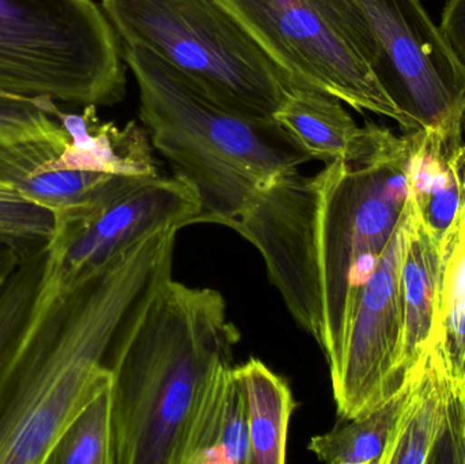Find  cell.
I'll return each instance as SVG.
<instances>
[{
    "instance_id": "1",
    "label": "cell",
    "mask_w": 465,
    "mask_h": 464,
    "mask_svg": "<svg viewBox=\"0 0 465 464\" xmlns=\"http://www.w3.org/2000/svg\"><path fill=\"white\" fill-rule=\"evenodd\" d=\"M411 138L365 163L336 160L262 188L232 225L254 245L298 326L338 364L363 286L407 212Z\"/></svg>"
},
{
    "instance_id": "2",
    "label": "cell",
    "mask_w": 465,
    "mask_h": 464,
    "mask_svg": "<svg viewBox=\"0 0 465 464\" xmlns=\"http://www.w3.org/2000/svg\"><path fill=\"white\" fill-rule=\"evenodd\" d=\"M179 231L147 234L68 291L41 281L0 365V464H46L65 428L114 384L112 357L171 280Z\"/></svg>"
},
{
    "instance_id": "3",
    "label": "cell",
    "mask_w": 465,
    "mask_h": 464,
    "mask_svg": "<svg viewBox=\"0 0 465 464\" xmlns=\"http://www.w3.org/2000/svg\"><path fill=\"white\" fill-rule=\"evenodd\" d=\"M238 341L220 291L166 281L109 365L114 464H183L196 414Z\"/></svg>"
},
{
    "instance_id": "4",
    "label": "cell",
    "mask_w": 465,
    "mask_h": 464,
    "mask_svg": "<svg viewBox=\"0 0 465 464\" xmlns=\"http://www.w3.org/2000/svg\"><path fill=\"white\" fill-rule=\"evenodd\" d=\"M122 48L153 146L198 198L193 225L232 228L262 188L313 160L275 120L232 111L143 46Z\"/></svg>"
},
{
    "instance_id": "5",
    "label": "cell",
    "mask_w": 465,
    "mask_h": 464,
    "mask_svg": "<svg viewBox=\"0 0 465 464\" xmlns=\"http://www.w3.org/2000/svg\"><path fill=\"white\" fill-rule=\"evenodd\" d=\"M122 45L143 46L223 105L272 120L298 84L223 0H101Z\"/></svg>"
},
{
    "instance_id": "6",
    "label": "cell",
    "mask_w": 465,
    "mask_h": 464,
    "mask_svg": "<svg viewBox=\"0 0 465 464\" xmlns=\"http://www.w3.org/2000/svg\"><path fill=\"white\" fill-rule=\"evenodd\" d=\"M125 84L122 43L94 0H0V95L98 108Z\"/></svg>"
},
{
    "instance_id": "7",
    "label": "cell",
    "mask_w": 465,
    "mask_h": 464,
    "mask_svg": "<svg viewBox=\"0 0 465 464\" xmlns=\"http://www.w3.org/2000/svg\"><path fill=\"white\" fill-rule=\"evenodd\" d=\"M302 86L411 127L371 70L373 45L352 0H223Z\"/></svg>"
},
{
    "instance_id": "8",
    "label": "cell",
    "mask_w": 465,
    "mask_h": 464,
    "mask_svg": "<svg viewBox=\"0 0 465 464\" xmlns=\"http://www.w3.org/2000/svg\"><path fill=\"white\" fill-rule=\"evenodd\" d=\"M201 206L177 177L114 176L92 204L54 215L43 281L68 291L147 234L193 225Z\"/></svg>"
},
{
    "instance_id": "9",
    "label": "cell",
    "mask_w": 465,
    "mask_h": 464,
    "mask_svg": "<svg viewBox=\"0 0 465 464\" xmlns=\"http://www.w3.org/2000/svg\"><path fill=\"white\" fill-rule=\"evenodd\" d=\"M352 2L371 35V70L411 131H465V68L420 0Z\"/></svg>"
},
{
    "instance_id": "10",
    "label": "cell",
    "mask_w": 465,
    "mask_h": 464,
    "mask_svg": "<svg viewBox=\"0 0 465 464\" xmlns=\"http://www.w3.org/2000/svg\"><path fill=\"white\" fill-rule=\"evenodd\" d=\"M403 223L404 220L363 286L341 359L330 370L336 413L341 421L374 410L410 380L403 365Z\"/></svg>"
},
{
    "instance_id": "11",
    "label": "cell",
    "mask_w": 465,
    "mask_h": 464,
    "mask_svg": "<svg viewBox=\"0 0 465 464\" xmlns=\"http://www.w3.org/2000/svg\"><path fill=\"white\" fill-rule=\"evenodd\" d=\"M68 142L64 128L46 112L26 122L0 125V188L54 215L97 201L114 174L54 171Z\"/></svg>"
},
{
    "instance_id": "12",
    "label": "cell",
    "mask_w": 465,
    "mask_h": 464,
    "mask_svg": "<svg viewBox=\"0 0 465 464\" xmlns=\"http://www.w3.org/2000/svg\"><path fill=\"white\" fill-rule=\"evenodd\" d=\"M273 120L327 165L336 160L365 163L395 149L401 136L374 123L358 127L341 101L308 86L292 90Z\"/></svg>"
},
{
    "instance_id": "13",
    "label": "cell",
    "mask_w": 465,
    "mask_h": 464,
    "mask_svg": "<svg viewBox=\"0 0 465 464\" xmlns=\"http://www.w3.org/2000/svg\"><path fill=\"white\" fill-rule=\"evenodd\" d=\"M41 111L64 128L70 142L54 163V171L90 172L119 176L158 174L150 135L136 122L124 128L103 122L97 106H84L81 114L63 111L51 98H32Z\"/></svg>"
},
{
    "instance_id": "14",
    "label": "cell",
    "mask_w": 465,
    "mask_h": 464,
    "mask_svg": "<svg viewBox=\"0 0 465 464\" xmlns=\"http://www.w3.org/2000/svg\"><path fill=\"white\" fill-rule=\"evenodd\" d=\"M464 133L459 124L410 133L409 201L439 244L465 206Z\"/></svg>"
},
{
    "instance_id": "15",
    "label": "cell",
    "mask_w": 465,
    "mask_h": 464,
    "mask_svg": "<svg viewBox=\"0 0 465 464\" xmlns=\"http://www.w3.org/2000/svg\"><path fill=\"white\" fill-rule=\"evenodd\" d=\"M403 232L401 269L404 305L403 365L407 375L411 376L436 338L441 256L439 242L418 220L410 201Z\"/></svg>"
},
{
    "instance_id": "16",
    "label": "cell",
    "mask_w": 465,
    "mask_h": 464,
    "mask_svg": "<svg viewBox=\"0 0 465 464\" xmlns=\"http://www.w3.org/2000/svg\"><path fill=\"white\" fill-rule=\"evenodd\" d=\"M248 410L232 365L218 370L196 414L183 464H249Z\"/></svg>"
},
{
    "instance_id": "17",
    "label": "cell",
    "mask_w": 465,
    "mask_h": 464,
    "mask_svg": "<svg viewBox=\"0 0 465 464\" xmlns=\"http://www.w3.org/2000/svg\"><path fill=\"white\" fill-rule=\"evenodd\" d=\"M401 408L381 464H430L447 419L450 387L429 349L410 378Z\"/></svg>"
},
{
    "instance_id": "18",
    "label": "cell",
    "mask_w": 465,
    "mask_h": 464,
    "mask_svg": "<svg viewBox=\"0 0 465 464\" xmlns=\"http://www.w3.org/2000/svg\"><path fill=\"white\" fill-rule=\"evenodd\" d=\"M439 313L433 351L465 409V206L440 242Z\"/></svg>"
},
{
    "instance_id": "19",
    "label": "cell",
    "mask_w": 465,
    "mask_h": 464,
    "mask_svg": "<svg viewBox=\"0 0 465 464\" xmlns=\"http://www.w3.org/2000/svg\"><path fill=\"white\" fill-rule=\"evenodd\" d=\"M242 384L248 410L251 463L283 464L287 457L290 420L297 403L283 379L260 360L234 367Z\"/></svg>"
},
{
    "instance_id": "20",
    "label": "cell",
    "mask_w": 465,
    "mask_h": 464,
    "mask_svg": "<svg viewBox=\"0 0 465 464\" xmlns=\"http://www.w3.org/2000/svg\"><path fill=\"white\" fill-rule=\"evenodd\" d=\"M410 381L374 410L343 421V425L331 432L312 438L309 451L320 462L328 464H381L409 395Z\"/></svg>"
},
{
    "instance_id": "21",
    "label": "cell",
    "mask_w": 465,
    "mask_h": 464,
    "mask_svg": "<svg viewBox=\"0 0 465 464\" xmlns=\"http://www.w3.org/2000/svg\"><path fill=\"white\" fill-rule=\"evenodd\" d=\"M46 464H114L112 386L65 428Z\"/></svg>"
},
{
    "instance_id": "22",
    "label": "cell",
    "mask_w": 465,
    "mask_h": 464,
    "mask_svg": "<svg viewBox=\"0 0 465 464\" xmlns=\"http://www.w3.org/2000/svg\"><path fill=\"white\" fill-rule=\"evenodd\" d=\"M45 251L22 256L0 285V365L32 312L45 269Z\"/></svg>"
},
{
    "instance_id": "23",
    "label": "cell",
    "mask_w": 465,
    "mask_h": 464,
    "mask_svg": "<svg viewBox=\"0 0 465 464\" xmlns=\"http://www.w3.org/2000/svg\"><path fill=\"white\" fill-rule=\"evenodd\" d=\"M54 232L51 210L0 188V242L22 256L46 250Z\"/></svg>"
},
{
    "instance_id": "24",
    "label": "cell",
    "mask_w": 465,
    "mask_h": 464,
    "mask_svg": "<svg viewBox=\"0 0 465 464\" xmlns=\"http://www.w3.org/2000/svg\"><path fill=\"white\" fill-rule=\"evenodd\" d=\"M439 27L456 59L465 68V0H447Z\"/></svg>"
},
{
    "instance_id": "25",
    "label": "cell",
    "mask_w": 465,
    "mask_h": 464,
    "mask_svg": "<svg viewBox=\"0 0 465 464\" xmlns=\"http://www.w3.org/2000/svg\"><path fill=\"white\" fill-rule=\"evenodd\" d=\"M21 259L22 255L18 251L0 242V285L15 270Z\"/></svg>"
}]
</instances>
